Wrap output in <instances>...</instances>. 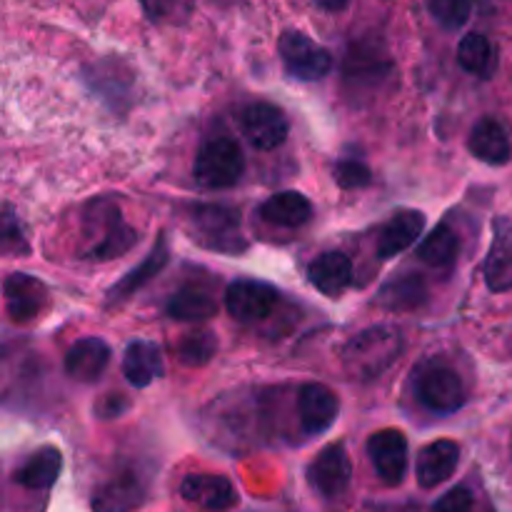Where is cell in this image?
<instances>
[{"label": "cell", "mask_w": 512, "mask_h": 512, "mask_svg": "<svg viewBox=\"0 0 512 512\" xmlns=\"http://www.w3.org/2000/svg\"><path fill=\"white\" fill-rule=\"evenodd\" d=\"M358 512H420V505L413 500H368Z\"/></svg>", "instance_id": "cell-37"}, {"label": "cell", "mask_w": 512, "mask_h": 512, "mask_svg": "<svg viewBox=\"0 0 512 512\" xmlns=\"http://www.w3.org/2000/svg\"><path fill=\"white\" fill-rule=\"evenodd\" d=\"M473 508H475L473 493H470L468 488H463V485H458V488L448 490V493L433 505V510L430 512H473Z\"/></svg>", "instance_id": "cell-34"}, {"label": "cell", "mask_w": 512, "mask_h": 512, "mask_svg": "<svg viewBox=\"0 0 512 512\" xmlns=\"http://www.w3.org/2000/svg\"><path fill=\"white\" fill-rule=\"evenodd\" d=\"M63 470V455L55 448H40L15 470V485L25 490H48L53 488Z\"/></svg>", "instance_id": "cell-25"}, {"label": "cell", "mask_w": 512, "mask_h": 512, "mask_svg": "<svg viewBox=\"0 0 512 512\" xmlns=\"http://www.w3.org/2000/svg\"><path fill=\"white\" fill-rule=\"evenodd\" d=\"M28 238H25V230L20 225V220L15 218V213L10 208H5L3 215V253L5 255H28Z\"/></svg>", "instance_id": "cell-33"}, {"label": "cell", "mask_w": 512, "mask_h": 512, "mask_svg": "<svg viewBox=\"0 0 512 512\" xmlns=\"http://www.w3.org/2000/svg\"><path fill=\"white\" fill-rule=\"evenodd\" d=\"M180 3H183V0H140L145 15H148L150 20H155V23L175 18V15L180 13Z\"/></svg>", "instance_id": "cell-36"}, {"label": "cell", "mask_w": 512, "mask_h": 512, "mask_svg": "<svg viewBox=\"0 0 512 512\" xmlns=\"http://www.w3.org/2000/svg\"><path fill=\"white\" fill-rule=\"evenodd\" d=\"M95 213H88V223L98 238L88 245L85 258L88 260H115L128 253L138 243V233L123 220L120 210L110 200H95Z\"/></svg>", "instance_id": "cell-4"}, {"label": "cell", "mask_w": 512, "mask_h": 512, "mask_svg": "<svg viewBox=\"0 0 512 512\" xmlns=\"http://www.w3.org/2000/svg\"><path fill=\"white\" fill-rule=\"evenodd\" d=\"M320 10H328V13H340V10L348 8L350 0H313Z\"/></svg>", "instance_id": "cell-38"}, {"label": "cell", "mask_w": 512, "mask_h": 512, "mask_svg": "<svg viewBox=\"0 0 512 512\" xmlns=\"http://www.w3.org/2000/svg\"><path fill=\"white\" fill-rule=\"evenodd\" d=\"M280 60L293 78L315 83L333 70V55L298 30H288L278 43Z\"/></svg>", "instance_id": "cell-5"}, {"label": "cell", "mask_w": 512, "mask_h": 512, "mask_svg": "<svg viewBox=\"0 0 512 512\" xmlns=\"http://www.w3.org/2000/svg\"><path fill=\"white\" fill-rule=\"evenodd\" d=\"M148 498V483L135 468H123L100 483L90 498L93 512H133Z\"/></svg>", "instance_id": "cell-8"}, {"label": "cell", "mask_w": 512, "mask_h": 512, "mask_svg": "<svg viewBox=\"0 0 512 512\" xmlns=\"http://www.w3.org/2000/svg\"><path fill=\"white\" fill-rule=\"evenodd\" d=\"M430 15L445 30H460L470 20L473 0H428Z\"/></svg>", "instance_id": "cell-31"}, {"label": "cell", "mask_w": 512, "mask_h": 512, "mask_svg": "<svg viewBox=\"0 0 512 512\" xmlns=\"http://www.w3.org/2000/svg\"><path fill=\"white\" fill-rule=\"evenodd\" d=\"M308 280L315 290L328 298H340L353 283V260L340 250L318 255L308 265Z\"/></svg>", "instance_id": "cell-19"}, {"label": "cell", "mask_w": 512, "mask_h": 512, "mask_svg": "<svg viewBox=\"0 0 512 512\" xmlns=\"http://www.w3.org/2000/svg\"><path fill=\"white\" fill-rule=\"evenodd\" d=\"M298 413L305 435H323L338 420L340 405L328 385L305 383L298 393Z\"/></svg>", "instance_id": "cell-14"}, {"label": "cell", "mask_w": 512, "mask_h": 512, "mask_svg": "<svg viewBox=\"0 0 512 512\" xmlns=\"http://www.w3.org/2000/svg\"><path fill=\"white\" fill-rule=\"evenodd\" d=\"M110 363V348L100 338H83L65 353L63 368L75 383H98Z\"/></svg>", "instance_id": "cell-17"}, {"label": "cell", "mask_w": 512, "mask_h": 512, "mask_svg": "<svg viewBox=\"0 0 512 512\" xmlns=\"http://www.w3.org/2000/svg\"><path fill=\"white\" fill-rule=\"evenodd\" d=\"M470 153L488 165H505L512 158L510 135L495 118H483L473 125L468 138Z\"/></svg>", "instance_id": "cell-22"}, {"label": "cell", "mask_w": 512, "mask_h": 512, "mask_svg": "<svg viewBox=\"0 0 512 512\" xmlns=\"http://www.w3.org/2000/svg\"><path fill=\"white\" fill-rule=\"evenodd\" d=\"M458 63L468 73L490 78L498 70V55H495L493 43L480 33H468L458 45Z\"/></svg>", "instance_id": "cell-29"}, {"label": "cell", "mask_w": 512, "mask_h": 512, "mask_svg": "<svg viewBox=\"0 0 512 512\" xmlns=\"http://www.w3.org/2000/svg\"><path fill=\"white\" fill-rule=\"evenodd\" d=\"M388 60L380 55V50H370L365 45H355L345 58V85L353 95L365 93L370 88H378L380 80L388 73Z\"/></svg>", "instance_id": "cell-23"}, {"label": "cell", "mask_w": 512, "mask_h": 512, "mask_svg": "<svg viewBox=\"0 0 512 512\" xmlns=\"http://www.w3.org/2000/svg\"><path fill=\"white\" fill-rule=\"evenodd\" d=\"M368 458L373 463L375 475L385 485L395 488L405 480L408 473V438L403 430H378L368 440Z\"/></svg>", "instance_id": "cell-10"}, {"label": "cell", "mask_w": 512, "mask_h": 512, "mask_svg": "<svg viewBox=\"0 0 512 512\" xmlns=\"http://www.w3.org/2000/svg\"><path fill=\"white\" fill-rule=\"evenodd\" d=\"M240 128L245 138L258 150H275L288 138V115L273 103H250L240 115Z\"/></svg>", "instance_id": "cell-11"}, {"label": "cell", "mask_w": 512, "mask_h": 512, "mask_svg": "<svg viewBox=\"0 0 512 512\" xmlns=\"http://www.w3.org/2000/svg\"><path fill=\"white\" fill-rule=\"evenodd\" d=\"M180 495L195 508L205 512H228L238 505L240 495L235 485L223 475L190 473L180 483Z\"/></svg>", "instance_id": "cell-12"}, {"label": "cell", "mask_w": 512, "mask_h": 512, "mask_svg": "<svg viewBox=\"0 0 512 512\" xmlns=\"http://www.w3.org/2000/svg\"><path fill=\"white\" fill-rule=\"evenodd\" d=\"M165 360L158 343L150 340H135L125 348L123 375L133 388H148L155 380L163 378Z\"/></svg>", "instance_id": "cell-20"}, {"label": "cell", "mask_w": 512, "mask_h": 512, "mask_svg": "<svg viewBox=\"0 0 512 512\" xmlns=\"http://www.w3.org/2000/svg\"><path fill=\"white\" fill-rule=\"evenodd\" d=\"M260 218L278 228H300L313 218V203L298 190H283L260 205Z\"/></svg>", "instance_id": "cell-24"}, {"label": "cell", "mask_w": 512, "mask_h": 512, "mask_svg": "<svg viewBox=\"0 0 512 512\" xmlns=\"http://www.w3.org/2000/svg\"><path fill=\"white\" fill-rule=\"evenodd\" d=\"M485 283L493 293H508L512 290V220H493V243L483 263Z\"/></svg>", "instance_id": "cell-15"}, {"label": "cell", "mask_w": 512, "mask_h": 512, "mask_svg": "<svg viewBox=\"0 0 512 512\" xmlns=\"http://www.w3.org/2000/svg\"><path fill=\"white\" fill-rule=\"evenodd\" d=\"M418 400L438 415H450L465 405V385L448 365H430L418 375Z\"/></svg>", "instance_id": "cell-7"}, {"label": "cell", "mask_w": 512, "mask_h": 512, "mask_svg": "<svg viewBox=\"0 0 512 512\" xmlns=\"http://www.w3.org/2000/svg\"><path fill=\"white\" fill-rule=\"evenodd\" d=\"M353 480V463L343 443H333L320 450L308 465V483L323 500H338L348 493Z\"/></svg>", "instance_id": "cell-6"}, {"label": "cell", "mask_w": 512, "mask_h": 512, "mask_svg": "<svg viewBox=\"0 0 512 512\" xmlns=\"http://www.w3.org/2000/svg\"><path fill=\"white\" fill-rule=\"evenodd\" d=\"M245 173V155L233 138H210L195 155L193 175L203 188H233Z\"/></svg>", "instance_id": "cell-3"}, {"label": "cell", "mask_w": 512, "mask_h": 512, "mask_svg": "<svg viewBox=\"0 0 512 512\" xmlns=\"http://www.w3.org/2000/svg\"><path fill=\"white\" fill-rule=\"evenodd\" d=\"M425 300H428V288H425L423 278L415 273L398 275V278L385 283L383 290H380V303L388 310H395V313L418 310Z\"/></svg>", "instance_id": "cell-27"}, {"label": "cell", "mask_w": 512, "mask_h": 512, "mask_svg": "<svg viewBox=\"0 0 512 512\" xmlns=\"http://www.w3.org/2000/svg\"><path fill=\"white\" fill-rule=\"evenodd\" d=\"M130 410V400L123 398V393H108L95 403V415L100 420H115Z\"/></svg>", "instance_id": "cell-35"}, {"label": "cell", "mask_w": 512, "mask_h": 512, "mask_svg": "<svg viewBox=\"0 0 512 512\" xmlns=\"http://www.w3.org/2000/svg\"><path fill=\"white\" fill-rule=\"evenodd\" d=\"M278 305V290L260 280L240 278L225 290V310L238 323H258Z\"/></svg>", "instance_id": "cell-9"}, {"label": "cell", "mask_w": 512, "mask_h": 512, "mask_svg": "<svg viewBox=\"0 0 512 512\" xmlns=\"http://www.w3.org/2000/svg\"><path fill=\"white\" fill-rule=\"evenodd\" d=\"M165 313L180 323H205L218 313V300L200 285H185L168 300Z\"/></svg>", "instance_id": "cell-26"}, {"label": "cell", "mask_w": 512, "mask_h": 512, "mask_svg": "<svg viewBox=\"0 0 512 512\" xmlns=\"http://www.w3.org/2000/svg\"><path fill=\"white\" fill-rule=\"evenodd\" d=\"M190 228L193 238L203 243L205 248L220 250V253L238 255L248 248L243 240V225H240L238 210L228 205H193L190 208Z\"/></svg>", "instance_id": "cell-2"}, {"label": "cell", "mask_w": 512, "mask_h": 512, "mask_svg": "<svg viewBox=\"0 0 512 512\" xmlns=\"http://www.w3.org/2000/svg\"><path fill=\"white\" fill-rule=\"evenodd\" d=\"M425 215L420 210H398L388 223L383 225V233L378 240V258L393 260L403 250H408L415 240L423 235Z\"/></svg>", "instance_id": "cell-21"}, {"label": "cell", "mask_w": 512, "mask_h": 512, "mask_svg": "<svg viewBox=\"0 0 512 512\" xmlns=\"http://www.w3.org/2000/svg\"><path fill=\"white\" fill-rule=\"evenodd\" d=\"M5 310L13 323H30L48 305V288L28 273H13L5 278Z\"/></svg>", "instance_id": "cell-13"}, {"label": "cell", "mask_w": 512, "mask_h": 512, "mask_svg": "<svg viewBox=\"0 0 512 512\" xmlns=\"http://www.w3.org/2000/svg\"><path fill=\"white\" fill-rule=\"evenodd\" d=\"M175 353L185 368H203L218 353V338L213 330H190L188 335H183Z\"/></svg>", "instance_id": "cell-30"}, {"label": "cell", "mask_w": 512, "mask_h": 512, "mask_svg": "<svg viewBox=\"0 0 512 512\" xmlns=\"http://www.w3.org/2000/svg\"><path fill=\"white\" fill-rule=\"evenodd\" d=\"M405 350V338L393 325H375L363 330L345 343L340 360L345 373L360 383L378 380L385 370L393 368Z\"/></svg>", "instance_id": "cell-1"}, {"label": "cell", "mask_w": 512, "mask_h": 512, "mask_svg": "<svg viewBox=\"0 0 512 512\" xmlns=\"http://www.w3.org/2000/svg\"><path fill=\"white\" fill-rule=\"evenodd\" d=\"M460 255V240L450 225L440 223L430 235H425L418 248V258L435 270L453 268Z\"/></svg>", "instance_id": "cell-28"}, {"label": "cell", "mask_w": 512, "mask_h": 512, "mask_svg": "<svg viewBox=\"0 0 512 512\" xmlns=\"http://www.w3.org/2000/svg\"><path fill=\"white\" fill-rule=\"evenodd\" d=\"M168 260H170L168 238H165V235H160V238L155 240L153 250H150V253L143 258V263L135 265V268L130 270L123 280H118V283L110 288L108 308H113V305L125 303L128 298H133V295L138 293L143 285H148L155 275H160V270L168 265Z\"/></svg>", "instance_id": "cell-18"}, {"label": "cell", "mask_w": 512, "mask_h": 512, "mask_svg": "<svg viewBox=\"0 0 512 512\" xmlns=\"http://www.w3.org/2000/svg\"><path fill=\"white\" fill-rule=\"evenodd\" d=\"M335 183L340 185L343 190H360L368 188L373 175H370V168L360 160H340L333 170Z\"/></svg>", "instance_id": "cell-32"}, {"label": "cell", "mask_w": 512, "mask_h": 512, "mask_svg": "<svg viewBox=\"0 0 512 512\" xmlns=\"http://www.w3.org/2000/svg\"><path fill=\"white\" fill-rule=\"evenodd\" d=\"M460 463V445L455 440H435V443L425 445L418 455V465H415V478L418 485L425 490H433L450 480L458 470Z\"/></svg>", "instance_id": "cell-16"}]
</instances>
